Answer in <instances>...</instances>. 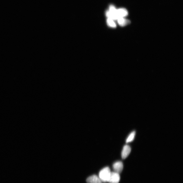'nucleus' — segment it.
I'll return each mask as SVG.
<instances>
[{
    "mask_svg": "<svg viewBox=\"0 0 183 183\" xmlns=\"http://www.w3.org/2000/svg\"><path fill=\"white\" fill-rule=\"evenodd\" d=\"M120 179L119 173L115 172H111L108 182L110 183H119Z\"/></svg>",
    "mask_w": 183,
    "mask_h": 183,
    "instance_id": "2",
    "label": "nucleus"
},
{
    "mask_svg": "<svg viewBox=\"0 0 183 183\" xmlns=\"http://www.w3.org/2000/svg\"><path fill=\"white\" fill-rule=\"evenodd\" d=\"M86 181L87 183H102L99 177L96 175H93L89 177Z\"/></svg>",
    "mask_w": 183,
    "mask_h": 183,
    "instance_id": "5",
    "label": "nucleus"
},
{
    "mask_svg": "<svg viewBox=\"0 0 183 183\" xmlns=\"http://www.w3.org/2000/svg\"><path fill=\"white\" fill-rule=\"evenodd\" d=\"M111 172L110 169L108 167H104L100 171L99 177L102 182H109Z\"/></svg>",
    "mask_w": 183,
    "mask_h": 183,
    "instance_id": "1",
    "label": "nucleus"
},
{
    "mask_svg": "<svg viewBox=\"0 0 183 183\" xmlns=\"http://www.w3.org/2000/svg\"><path fill=\"white\" fill-rule=\"evenodd\" d=\"M118 24L121 27H124L131 23L129 20L125 19L124 17H120L117 20Z\"/></svg>",
    "mask_w": 183,
    "mask_h": 183,
    "instance_id": "6",
    "label": "nucleus"
},
{
    "mask_svg": "<svg viewBox=\"0 0 183 183\" xmlns=\"http://www.w3.org/2000/svg\"><path fill=\"white\" fill-rule=\"evenodd\" d=\"M113 167L114 172L120 173L123 169V165L122 162L120 161H117L113 164Z\"/></svg>",
    "mask_w": 183,
    "mask_h": 183,
    "instance_id": "3",
    "label": "nucleus"
},
{
    "mask_svg": "<svg viewBox=\"0 0 183 183\" xmlns=\"http://www.w3.org/2000/svg\"><path fill=\"white\" fill-rule=\"evenodd\" d=\"M135 134L136 133L134 131L131 132L128 136L127 140H126V143H128L132 142L134 139Z\"/></svg>",
    "mask_w": 183,
    "mask_h": 183,
    "instance_id": "8",
    "label": "nucleus"
},
{
    "mask_svg": "<svg viewBox=\"0 0 183 183\" xmlns=\"http://www.w3.org/2000/svg\"><path fill=\"white\" fill-rule=\"evenodd\" d=\"M117 14L118 16L120 17H125L127 16L128 13L127 10L125 8H120L117 9Z\"/></svg>",
    "mask_w": 183,
    "mask_h": 183,
    "instance_id": "7",
    "label": "nucleus"
},
{
    "mask_svg": "<svg viewBox=\"0 0 183 183\" xmlns=\"http://www.w3.org/2000/svg\"><path fill=\"white\" fill-rule=\"evenodd\" d=\"M131 149L130 146L126 145L123 146L122 152V157L123 159L127 158L131 153Z\"/></svg>",
    "mask_w": 183,
    "mask_h": 183,
    "instance_id": "4",
    "label": "nucleus"
},
{
    "mask_svg": "<svg viewBox=\"0 0 183 183\" xmlns=\"http://www.w3.org/2000/svg\"><path fill=\"white\" fill-rule=\"evenodd\" d=\"M107 24L108 25L111 27L115 28L117 27V25L114 22V20L108 18L107 20Z\"/></svg>",
    "mask_w": 183,
    "mask_h": 183,
    "instance_id": "9",
    "label": "nucleus"
}]
</instances>
